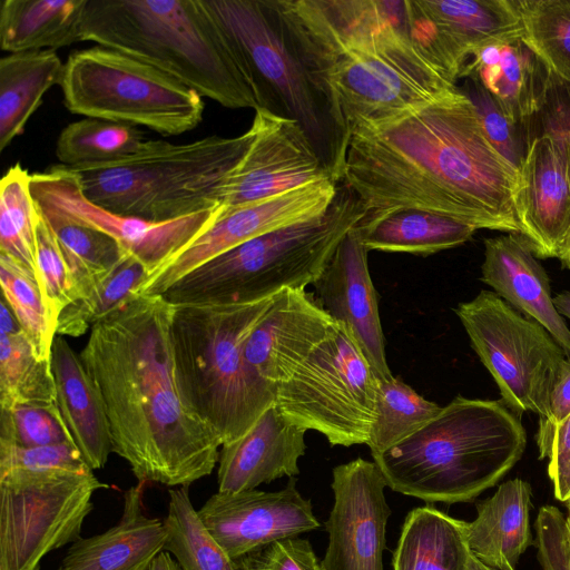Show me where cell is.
I'll use <instances>...</instances> for the list:
<instances>
[{"label": "cell", "mask_w": 570, "mask_h": 570, "mask_svg": "<svg viewBox=\"0 0 570 570\" xmlns=\"http://www.w3.org/2000/svg\"><path fill=\"white\" fill-rule=\"evenodd\" d=\"M63 68L55 50L9 53L0 59V151L23 132L45 94L60 85Z\"/></svg>", "instance_id": "4dcf8cb0"}, {"label": "cell", "mask_w": 570, "mask_h": 570, "mask_svg": "<svg viewBox=\"0 0 570 570\" xmlns=\"http://www.w3.org/2000/svg\"><path fill=\"white\" fill-rule=\"evenodd\" d=\"M570 414V358H566L553 381L547 414L539 419L542 424H559Z\"/></svg>", "instance_id": "f907efd6"}, {"label": "cell", "mask_w": 570, "mask_h": 570, "mask_svg": "<svg viewBox=\"0 0 570 570\" xmlns=\"http://www.w3.org/2000/svg\"><path fill=\"white\" fill-rule=\"evenodd\" d=\"M515 215L521 237L537 258H558L570 228V150L566 139L534 137L519 168Z\"/></svg>", "instance_id": "ffe728a7"}, {"label": "cell", "mask_w": 570, "mask_h": 570, "mask_svg": "<svg viewBox=\"0 0 570 570\" xmlns=\"http://www.w3.org/2000/svg\"><path fill=\"white\" fill-rule=\"evenodd\" d=\"M245 69L259 108L297 120L335 173L340 144L267 0H204Z\"/></svg>", "instance_id": "30bf717a"}, {"label": "cell", "mask_w": 570, "mask_h": 570, "mask_svg": "<svg viewBox=\"0 0 570 570\" xmlns=\"http://www.w3.org/2000/svg\"><path fill=\"white\" fill-rule=\"evenodd\" d=\"M337 180L363 207L357 225L420 209L476 230L521 235L520 171L491 144L459 86L411 111L356 127Z\"/></svg>", "instance_id": "6da1fadb"}, {"label": "cell", "mask_w": 570, "mask_h": 570, "mask_svg": "<svg viewBox=\"0 0 570 570\" xmlns=\"http://www.w3.org/2000/svg\"><path fill=\"white\" fill-rule=\"evenodd\" d=\"M144 482L124 494L120 520L110 529L71 543L62 570H148L165 549L164 521L148 517L144 509Z\"/></svg>", "instance_id": "d4e9b609"}, {"label": "cell", "mask_w": 570, "mask_h": 570, "mask_svg": "<svg viewBox=\"0 0 570 570\" xmlns=\"http://www.w3.org/2000/svg\"><path fill=\"white\" fill-rule=\"evenodd\" d=\"M58 570H62L61 568H59Z\"/></svg>", "instance_id": "6f0895ef"}, {"label": "cell", "mask_w": 570, "mask_h": 570, "mask_svg": "<svg viewBox=\"0 0 570 570\" xmlns=\"http://www.w3.org/2000/svg\"><path fill=\"white\" fill-rule=\"evenodd\" d=\"M531 500L530 483L514 478L478 502L475 519L466 522V541L472 553L492 568L515 570L520 557L533 544Z\"/></svg>", "instance_id": "83f0119b"}, {"label": "cell", "mask_w": 570, "mask_h": 570, "mask_svg": "<svg viewBox=\"0 0 570 570\" xmlns=\"http://www.w3.org/2000/svg\"><path fill=\"white\" fill-rule=\"evenodd\" d=\"M57 404L71 438L92 469H101L112 453L109 422L102 400L79 353L57 335L51 350Z\"/></svg>", "instance_id": "484cf974"}, {"label": "cell", "mask_w": 570, "mask_h": 570, "mask_svg": "<svg viewBox=\"0 0 570 570\" xmlns=\"http://www.w3.org/2000/svg\"><path fill=\"white\" fill-rule=\"evenodd\" d=\"M527 432L502 400L454 397L424 425L373 455L387 487L428 504L472 502L522 458Z\"/></svg>", "instance_id": "277c9868"}, {"label": "cell", "mask_w": 570, "mask_h": 570, "mask_svg": "<svg viewBox=\"0 0 570 570\" xmlns=\"http://www.w3.org/2000/svg\"><path fill=\"white\" fill-rule=\"evenodd\" d=\"M410 35L458 82L472 53L521 39L514 0H405Z\"/></svg>", "instance_id": "ac0fdd59"}, {"label": "cell", "mask_w": 570, "mask_h": 570, "mask_svg": "<svg viewBox=\"0 0 570 570\" xmlns=\"http://www.w3.org/2000/svg\"><path fill=\"white\" fill-rule=\"evenodd\" d=\"M149 276L141 262L125 253L88 297L72 302L61 312L57 335H83L95 323L137 296Z\"/></svg>", "instance_id": "74e56055"}, {"label": "cell", "mask_w": 570, "mask_h": 570, "mask_svg": "<svg viewBox=\"0 0 570 570\" xmlns=\"http://www.w3.org/2000/svg\"><path fill=\"white\" fill-rule=\"evenodd\" d=\"M367 254L368 249L354 227L341 240L313 286L321 306L346 328L376 377L390 380L393 375L386 360Z\"/></svg>", "instance_id": "44dd1931"}, {"label": "cell", "mask_w": 570, "mask_h": 570, "mask_svg": "<svg viewBox=\"0 0 570 570\" xmlns=\"http://www.w3.org/2000/svg\"><path fill=\"white\" fill-rule=\"evenodd\" d=\"M86 4L87 0H3L1 50H56L81 41Z\"/></svg>", "instance_id": "f1b7e54d"}, {"label": "cell", "mask_w": 570, "mask_h": 570, "mask_svg": "<svg viewBox=\"0 0 570 570\" xmlns=\"http://www.w3.org/2000/svg\"><path fill=\"white\" fill-rule=\"evenodd\" d=\"M148 570H181L174 557L167 552L161 551L151 562Z\"/></svg>", "instance_id": "816d5d0a"}, {"label": "cell", "mask_w": 570, "mask_h": 570, "mask_svg": "<svg viewBox=\"0 0 570 570\" xmlns=\"http://www.w3.org/2000/svg\"><path fill=\"white\" fill-rule=\"evenodd\" d=\"M338 191L324 179L224 210L213 225L151 275L138 295H161L179 278L247 240L323 215Z\"/></svg>", "instance_id": "9a60e30c"}, {"label": "cell", "mask_w": 570, "mask_h": 570, "mask_svg": "<svg viewBox=\"0 0 570 570\" xmlns=\"http://www.w3.org/2000/svg\"><path fill=\"white\" fill-rule=\"evenodd\" d=\"M295 476L277 491L257 489L210 495L198 514L210 534L235 560L277 540L298 537L321 524Z\"/></svg>", "instance_id": "d6986e66"}, {"label": "cell", "mask_w": 570, "mask_h": 570, "mask_svg": "<svg viewBox=\"0 0 570 570\" xmlns=\"http://www.w3.org/2000/svg\"><path fill=\"white\" fill-rule=\"evenodd\" d=\"M464 79L461 89L473 102L487 137L519 169L529 147L524 128L502 111L491 94L475 78Z\"/></svg>", "instance_id": "ee69618b"}, {"label": "cell", "mask_w": 570, "mask_h": 570, "mask_svg": "<svg viewBox=\"0 0 570 570\" xmlns=\"http://www.w3.org/2000/svg\"><path fill=\"white\" fill-rule=\"evenodd\" d=\"M30 188L37 204L52 207L75 222L112 237L126 253L144 264L150 276L209 228L223 209L167 222L116 214L88 199L77 174L62 165L32 174Z\"/></svg>", "instance_id": "5bb4252c"}, {"label": "cell", "mask_w": 570, "mask_h": 570, "mask_svg": "<svg viewBox=\"0 0 570 570\" xmlns=\"http://www.w3.org/2000/svg\"><path fill=\"white\" fill-rule=\"evenodd\" d=\"M36 277L49 322L57 332L61 312L75 301L73 285L61 248L40 213L36 226Z\"/></svg>", "instance_id": "7bdbcfd3"}, {"label": "cell", "mask_w": 570, "mask_h": 570, "mask_svg": "<svg viewBox=\"0 0 570 570\" xmlns=\"http://www.w3.org/2000/svg\"><path fill=\"white\" fill-rule=\"evenodd\" d=\"M340 144L364 124L411 111L456 82L409 32L405 1L267 0Z\"/></svg>", "instance_id": "3957f363"}, {"label": "cell", "mask_w": 570, "mask_h": 570, "mask_svg": "<svg viewBox=\"0 0 570 570\" xmlns=\"http://www.w3.org/2000/svg\"><path fill=\"white\" fill-rule=\"evenodd\" d=\"M252 139L216 135L187 144L146 140L127 157L69 168L92 203L116 214L167 222L223 207L229 175Z\"/></svg>", "instance_id": "52a82bcc"}, {"label": "cell", "mask_w": 570, "mask_h": 570, "mask_svg": "<svg viewBox=\"0 0 570 570\" xmlns=\"http://www.w3.org/2000/svg\"><path fill=\"white\" fill-rule=\"evenodd\" d=\"M274 297L242 304L173 305L171 342L180 391L222 445L242 438L274 404L276 385L245 355Z\"/></svg>", "instance_id": "8992f818"}, {"label": "cell", "mask_w": 570, "mask_h": 570, "mask_svg": "<svg viewBox=\"0 0 570 570\" xmlns=\"http://www.w3.org/2000/svg\"><path fill=\"white\" fill-rule=\"evenodd\" d=\"M173 305L137 295L90 328L80 358L105 406L112 452L138 482L189 487L209 475L222 446L177 380Z\"/></svg>", "instance_id": "7a4b0ae2"}, {"label": "cell", "mask_w": 570, "mask_h": 570, "mask_svg": "<svg viewBox=\"0 0 570 570\" xmlns=\"http://www.w3.org/2000/svg\"><path fill=\"white\" fill-rule=\"evenodd\" d=\"M0 312V409L57 401L51 360H42L3 298Z\"/></svg>", "instance_id": "d6a6232c"}, {"label": "cell", "mask_w": 570, "mask_h": 570, "mask_svg": "<svg viewBox=\"0 0 570 570\" xmlns=\"http://www.w3.org/2000/svg\"><path fill=\"white\" fill-rule=\"evenodd\" d=\"M558 259L561 263V266L564 269L570 271V228L564 237V240L561 245Z\"/></svg>", "instance_id": "db71d44e"}, {"label": "cell", "mask_w": 570, "mask_h": 570, "mask_svg": "<svg viewBox=\"0 0 570 570\" xmlns=\"http://www.w3.org/2000/svg\"><path fill=\"white\" fill-rule=\"evenodd\" d=\"M36 205L65 256L75 301L88 297L126 252L107 234L75 222L52 207Z\"/></svg>", "instance_id": "836d02e7"}, {"label": "cell", "mask_w": 570, "mask_h": 570, "mask_svg": "<svg viewBox=\"0 0 570 570\" xmlns=\"http://www.w3.org/2000/svg\"><path fill=\"white\" fill-rule=\"evenodd\" d=\"M69 442L75 443L57 401L1 409L0 443L33 448Z\"/></svg>", "instance_id": "b9f144b4"}, {"label": "cell", "mask_w": 570, "mask_h": 570, "mask_svg": "<svg viewBox=\"0 0 570 570\" xmlns=\"http://www.w3.org/2000/svg\"><path fill=\"white\" fill-rule=\"evenodd\" d=\"M59 86L72 114L145 126L164 136L193 130L205 110L203 97L191 88L102 46L72 51Z\"/></svg>", "instance_id": "9c48e42d"}, {"label": "cell", "mask_w": 570, "mask_h": 570, "mask_svg": "<svg viewBox=\"0 0 570 570\" xmlns=\"http://www.w3.org/2000/svg\"><path fill=\"white\" fill-rule=\"evenodd\" d=\"M529 144L542 134L562 136L570 150V82L548 70L539 110L524 127Z\"/></svg>", "instance_id": "681fc988"}, {"label": "cell", "mask_w": 570, "mask_h": 570, "mask_svg": "<svg viewBox=\"0 0 570 570\" xmlns=\"http://www.w3.org/2000/svg\"><path fill=\"white\" fill-rule=\"evenodd\" d=\"M466 521L432 504L411 510L392 556V570H468Z\"/></svg>", "instance_id": "f546056e"}, {"label": "cell", "mask_w": 570, "mask_h": 570, "mask_svg": "<svg viewBox=\"0 0 570 570\" xmlns=\"http://www.w3.org/2000/svg\"><path fill=\"white\" fill-rule=\"evenodd\" d=\"M370 250L428 256L469 242L475 228L420 209H401L371 224L356 225Z\"/></svg>", "instance_id": "1f68e13d"}, {"label": "cell", "mask_w": 570, "mask_h": 570, "mask_svg": "<svg viewBox=\"0 0 570 570\" xmlns=\"http://www.w3.org/2000/svg\"><path fill=\"white\" fill-rule=\"evenodd\" d=\"M523 43L546 68L570 82V0H514Z\"/></svg>", "instance_id": "ab89813d"}, {"label": "cell", "mask_w": 570, "mask_h": 570, "mask_svg": "<svg viewBox=\"0 0 570 570\" xmlns=\"http://www.w3.org/2000/svg\"><path fill=\"white\" fill-rule=\"evenodd\" d=\"M106 488L92 470L0 472V570H40L49 552L80 538Z\"/></svg>", "instance_id": "4fadbf2b"}, {"label": "cell", "mask_w": 570, "mask_h": 570, "mask_svg": "<svg viewBox=\"0 0 570 570\" xmlns=\"http://www.w3.org/2000/svg\"><path fill=\"white\" fill-rule=\"evenodd\" d=\"M307 431L283 416L273 404L238 440L222 445L218 459L219 492L256 489L276 479L299 474Z\"/></svg>", "instance_id": "603a6c76"}, {"label": "cell", "mask_w": 570, "mask_h": 570, "mask_svg": "<svg viewBox=\"0 0 570 570\" xmlns=\"http://www.w3.org/2000/svg\"><path fill=\"white\" fill-rule=\"evenodd\" d=\"M454 312L504 404L519 416L532 412L544 417L553 381L567 358L551 334L492 291H481Z\"/></svg>", "instance_id": "7c38bea8"}, {"label": "cell", "mask_w": 570, "mask_h": 570, "mask_svg": "<svg viewBox=\"0 0 570 570\" xmlns=\"http://www.w3.org/2000/svg\"><path fill=\"white\" fill-rule=\"evenodd\" d=\"M145 141L144 132L134 126L86 117L62 128L56 157L60 165L77 168L127 157Z\"/></svg>", "instance_id": "d590c367"}, {"label": "cell", "mask_w": 570, "mask_h": 570, "mask_svg": "<svg viewBox=\"0 0 570 570\" xmlns=\"http://www.w3.org/2000/svg\"><path fill=\"white\" fill-rule=\"evenodd\" d=\"M442 406L416 393L399 377L379 380L375 420L366 445L376 455L431 420Z\"/></svg>", "instance_id": "f35d334b"}, {"label": "cell", "mask_w": 570, "mask_h": 570, "mask_svg": "<svg viewBox=\"0 0 570 570\" xmlns=\"http://www.w3.org/2000/svg\"><path fill=\"white\" fill-rule=\"evenodd\" d=\"M12 470L86 472L92 469L71 442L33 448L0 443V472Z\"/></svg>", "instance_id": "f6af8a7d"}, {"label": "cell", "mask_w": 570, "mask_h": 570, "mask_svg": "<svg viewBox=\"0 0 570 570\" xmlns=\"http://www.w3.org/2000/svg\"><path fill=\"white\" fill-rule=\"evenodd\" d=\"M249 129L250 142L225 187L224 210L335 179L297 120L257 108Z\"/></svg>", "instance_id": "2e32d148"}, {"label": "cell", "mask_w": 570, "mask_h": 570, "mask_svg": "<svg viewBox=\"0 0 570 570\" xmlns=\"http://www.w3.org/2000/svg\"><path fill=\"white\" fill-rule=\"evenodd\" d=\"M345 187L321 216L247 240L199 265L164 294L173 305L242 304L313 285L338 244L363 218Z\"/></svg>", "instance_id": "ba28073f"}, {"label": "cell", "mask_w": 570, "mask_h": 570, "mask_svg": "<svg viewBox=\"0 0 570 570\" xmlns=\"http://www.w3.org/2000/svg\"><path fill=\"white\" fill-rule=\"evenodd\" d=\"M475 78L502 111L523 128L539 110L548 69L521 39L475 50L461 78Z\"/></svg>", "instance_id": "4316f807"}, {"label": "cell", "mask_w": 570, "mask_h": 570, "mask_svg": "<svg viewBox=\"0 0 570 570\" xmlns=\"http://www.w3.org/2000/svg\"><path fill=\"white\" fill-rule=\"evenodd\" d=\"M318 345L284 382L274 405L292 423L331 445L366 444L379 379L344 326Z\"/></svg>", "instance_id": "8fae6325"}, {"label": "cell", "mask_w": 570, "mask_h": 570, "mask_svg": "<svg viewBox=\"0 0 570 570\" xmlns=\"http://www.w3.org/2000/svg\"><path fill=\"white\" fill-rule=\"evenodd\" d=\"M31 175L17 163L0 181V255L36 274L38 208L30 188Z\"/></svg>", "instance_id": "8d00e7d4"}, {"label": "cell", "mask_w": 570, "mask_h": 570, "mask_svg": "<svg viewBox=\"0 0 570 570\" xmlns=\"http://www.w3.org/2000/svg\"><path fill=\"white\" fill-rule=\"evenodd\" d=\"M0 284L2 298L36 353L40 358L50 361L57 332L49 322L36 274L0 255Z\"/></svg>", "instance_id": "60d3db41"}, {"label": "cell", "mask_w": 570, "mask_h": 570, "mask_svg": "<svg viewBox=\"0 0 570 570\" xmlns=\"http://www.w3.org/2000/svg\"><path fill=\"white\" fill-rule=\"evenodd\" d=\"M332 475L324 570H383L391 509L381 470L374 461L357 458L335 466Z\"/></svg>", "instance_id": "e0dca14e"}, {"label": "cell", "mask_w": 570, "mask_h": 570, "mask_svg": "<svg viewBox=\"0 0 570 570\" xmlns=\"http://www.w3.org/2000/svg\"><path fill=\"white\" fill-rule=\"evenodd\" d=\"M553 303L559 314L570 320V292L564 291L557 294L553 296Z\"/></svg>", "instance_id": "f5cc1de1"}, {"label": "cell", "mask_w": 570, "mask_h": 570, "mask_svg": "<svg viewBox=\"0 0 570 570\" xmlns=\"http://www.w3.org/2000/svg\"><path fill=\"white\" fill-rule=\"evenodd\" d=\"M538 560L543 570H570V531L566 515L554 505H542L534 522Z\"/></svg>", "instance_id": "c3c4849f"}, {"label": "cell", "mask_w": 570, "mask_h": 570, "mask_svg": "<svg viewBox=\"0 0 570 570\" xmlns=\"http://www.w3.org/2000/svg\"><path fill=\"white\" fill-rule=\"evenodd\" d=\"M164 520L169 552L181 570H236L234 560L210 534L191 503L188 487L168 491Z\"/></svg>", "instance_id": "e575fe53"}, {"label": "cell", "mask_w": 570, "mask_h": 570, "mask_svg": "<svg viewBox=\"0 0 570 570\" xmlns=\"http://www.w3.org/2000/svg\"><path fill=\"white\" fill-rule=\"evenodd\" d=\"M81 41L145 62L223 107L259 108L204 0H87Z\"/></svg>", "instance_id": "5b68a950"}, {"label": "cell", "mask_w": 570, "mask_h": 570, "mask_svg": "<svg viewBox=\"0 0 570 570\" xmlns=\"http://www.w3.org/2000/svg\"><path fill=\"white\" fill-rule=\"evenodd\" d=\"M566 504V508H567V515H566V519H567V523H568V528H569V531H570V497L568 498V500L564 502Z\"/></svg>", "instance_id": "9f6ffc18"}, {"label": "cell", "mask_w": 570, "mask_h": 570, "mask_svg": "<svg viewBox=\"0 0 570 570\" xmlns=\"http://www.w3.org/2000/svg\"><path fill=\"white\" fill-rule=\"evenodd\" d=\"M236 570H324L307 539L274 541L234 560Z\"/></svg>", "instance_id": "bcb514c9"}, {"label": "cell", "mask_w": 570, "mask_h": 570, "mask_svg": "<svg viewBox=\"0 0 570 570\" xmlns=\"http://www.w3.org/2000/svg\"><path fill=\"white\" fill-rule=\"evenodd\" d=\"M468 570H499L495 568H492L484 562H482L480 559H478L472 551L469 554L468 559Z\"/></svg>", "instance_id": "11a10c76"}, {"label": "cell", "mask_w": 570, "mask_h": 570, "mask_svg": "<svg viewBox=\"0 0 570 570\" xmlns=\"http://www.w3.org/2000/svg\"><path fill=\"white\" fill-rule=\"evenodd\" d=\"M535 443L539 459H548V475L557 500L570 497V414L559 424L538 423Z\"/></svg>", "instance_id": "7dc6e473"}, {"label": "cell", "mask_w": 570, "mask_h": 570, "mask_svg": "<svg viewBox=\"0 0 570 570\" xmlns=\"http://www.w3.org/2000/svg\"><path fill=\"white\" fill-rule=\"evenodd\" d=\"M338 326L313 293L287 288L275 295L252 331L245 355L262 379L277 385L336 333Z\"/></svg>", "instance_id": "7402d4cb"}, {"label": "cell", "mask_w": 570, "mask_h": 570, "mask_svg": "<svg viewBox=\"0 0 570 570\" xmlns=\"http://www.w3.org/2000/svg\"><path fill=\"white\" fill-rule=\"evenodd\" d=\"M481 281L523 315L541 324L570 358V328L557 311L549 276L517 234L485 238Z\"/></svg>", "instance_id": "cb8c5ba5"}]
</instances>
